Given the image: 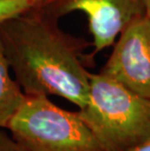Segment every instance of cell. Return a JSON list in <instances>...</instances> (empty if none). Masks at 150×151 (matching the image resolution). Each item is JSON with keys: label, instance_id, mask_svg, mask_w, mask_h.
I'll list each match as a JSON object with an SVG mask.
<instances>
[{"label": "cell", "instance_id": "2", "mask_svg": "<svg viewBox=\"0 0 150 151\" xmlns=\"http://www.w3.org/2000/svg\"><path fill=\"white\" fill-rule=\"evenodd\" d=\"M90 91L78 113L108 151H127L150 136V99L103 73H89Z\"/></svg>", "mask_w": 150, "mask_h": 151}, {"label": "cell", "instance_id": "10", "mask_svg": "<svg viewBox=\"0 0 150 151\" xmlns=\"http://www.w3.org/2000/svg\"><path fill=\"white\" fill-rule=\"evenodd\" d=\"M145 7H146V16L150 18V0H145Z\"/></svg>", "mask_w": 150, "mask_h": 151}, {"label": "cell", "instance_id": "8", "mask_svg": "<svg viewBox=\"0 0 150 151\" xmlns=\"http://www.w3.org/2000/svg\"><path fill=\"white\" fill-rule=\"evenodd\" d=\"M0 151H28L21 143L0 129Z\"/></svg>", "mask_w": 150, "mask_h": 151}, {"label": "cell", "instance_id": "6", "mask_svg": "<svg viewBox=\"0 0 150 151\" xmlns=\"http://www.w3.org/2000/svg\"><path fill=\"white\" fill-rule=\"evenodd\" d=\"M10 69L0 40V129L7 127L25 97L19 83L11 77Z\"/></svg>", "mask_w": 150, "mask_h": 151}, {"label": "cell", "instance_id": "3", "mask_svg": "<svg viewBox=\"0 0 150 151\" xmlns=\"http://www.w3.org/2000/svg\"><path fill=\"white\" fill-rule=\"evenodd\" d=\"M6 129L28 151H108L78 111L65 110L45 95H25Z\"/></svg>", "mask_w": 150, "mask_h": 151}, {"label": "cell", "instance_id": "1", "mask_svg": "<svg viewBox=\"0 0 150 151\" xmlns=\"http://www.w3.org/2000/svg\"><path fill=\"white\" fill-rule=\"evenodd\" d=\"M59 18L37 8L0 22V40L16 81L25 95H55L79 109L90 91L84 50L89 42L65 32Z\"/></svg>", "mask_w": 150, "mask_h": 151}, {"label": "cell", "instance_id": "4", "mask_svg": "<svg viewBox=\"0 0 150 151\" xmlns=\"http://www.w3.org/2000/svg\"><path fill=\"white\" fill-rule=\"evenodd\" d=\"M40 9L59 19L74 11L84 13L95 48L92 58L112 46L130 22L146 15L145 0H50Z\"/></svg>", "mask_w": 150, "mask_h": 151}, {"label": "cell", "instance_id": "7", "mask_svg": "<svg viewBox=\"0 0 150 151\" xmlns=\"http://www.w3.org/2000/svg\"><path fill=\"white\" fill-rule=\"evenodd\" d=\"M50 0H0V22L33 9L44 7Z\"/></svg>", "mask_w": 150, "mask_h": 151}, {"label": "cell", "instance_id": "9", "mask_svg": "<svg viewBox=\"0 0 150 151\" xmlns=\"http://www.w3.org/2000/svg\"><path fill=\"white\" fill-rule=\"evenodd\" d=\"M127 151H150V136Z\"/></svg>", "mask_w": 150, "mask_h": 151}, {"label": "cell", "instance_id": "5", "mask_svg": "<svg viewBox=\"0 0 150 151\" xmlns=\"http://www.w3.org/2000/svg\"><path fill=\"white\" fill-rule=\"evenodd\" d=\"M100 73L150 99V18L130 22L121 33Z\"/></svg>", "mask_w": 150, "mask_h": 151}]
</instances>
